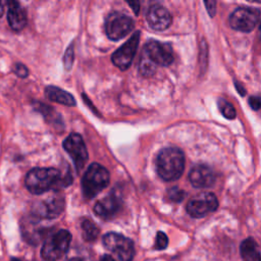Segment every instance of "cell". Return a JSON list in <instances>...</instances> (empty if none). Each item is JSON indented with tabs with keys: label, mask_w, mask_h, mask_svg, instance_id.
<instances>
[{
	"label": "cell",
	"mask_w": 261,
	"mask_h": 261,
	"mask_svg": "<svg viewBox=\"0 0 261 261\" xmlns=\"http://www.w3.org/2000/svg\"><path fill=\"white\" fill-rule=\"evenodd\" d=\"M71 184L70 174L62 176L55 168L38 167L27 174L25 187L35 195H40L58 187H65Z\"/></svg>",
	"instance_id": "1"
},
{
	"label": "cell",
	"mask_w": 261,
	"mask_h": 261,
	"mask_svg": "<svg viewBox=\"0 0 261 261\" xmlns=\"http://www.w3.org/2000/svg\"><path fill=\"white\" fill-rule=\"evenodd\" d=\"M185 169V155L176 147L162 149L156 158V170L158 175L166 181L179 178Z\"/></svg>",
	"instance_id": "2"
},
{
	"label": "cell",
	"mask_w": 261,
	"mask_h": 261,
	"mask_svg": "<svg viewBox=\"0 0 261 261\" xmlns=\"http://www.w3.org/2000/svg\"><path fill=\"white\" fill-rule=\"evenodd\" d=\"M109 172L99 163H92L86 170L82 179L83 194L92 199L104 190L109 184Z\"/></svg>",
	"instance_id": "3"
},
{
	"label": "cell",
	"mask_w": 261,
	"mask_h": 261,
	"mask_svg": "<svg viewBox=\"0 0 261 261\" xmlns=\"http://www.w3.org/2000/svg\"><path fill=\"white\" fill-rule=\"evenodd\" d=\"M71 234L66 229H60L50 236L44 243L41 255L45 261H56L60 259L68 250Z\"/></svg>",
	"instance_id": "4"
},
{
	"label": "cell",
	"mask_w": 261,
	"mask_h": 261,
	"mask_svg": "<svg viewBox=\"0 0 261 261\" xmlns=\"http://www.w3.org/2000/svg\"><path fill=\"white\" fill-rule=\"evenodd\" d=\"M103 245L120 261H132L135 255V246L130 239L116 233L108 232L103 236Z\"/></svg>",
	"instance_id": "5"
},
{
	"label": "cell",
	"mask_w": 261,
	"mask_h": 261,
	"mask_svg": "<svg viewBox=\"0 0 261 261\" xmlns=\"http://www.w3.org/2000/svg\"><path fill=\"white\" fill-rule=\"evenodd\" d=\"M134 29V20L124 13L113 11L108 14L105 20V31L107 37L112 41H117L125 37Z\"/></svg>",
	"instance_id": "6"
},
{
	"label": "cell",
	"mask_w": 261,
	"mask_h": 261,
	"mask_svg": "<svg viewBox=\"0 0 261 261\" xmlns=\"http://www.w3.org/2000/svg\"><path fill=\"white\" fill-rule=\"evenodd\" d=\"M261 11L254 7H239L231 12L228 18L229 25L237 31L249 33L260 19Z\"/></svg>",
	"instance_id": "7"
},
{
	"label": "cell",
	"mask_w": 261,
	"mask_h": 261,
	"mask_svg": "<svg viewBox=\"0 0 261 261\" xmlns=\"http://www.w3.org/2000/svg\"><path fill=\"white\" fill-rule=\"evenodd\" d=\"M142 55L149 59L153 64L167 66L173 62V51L169 44L159 41H149L142 52Z\"/></svg>",
	"instance_id": "8"
},
{
	"label": "cell",
	"mask_w": 261,
	"mask_h": 261,
	"mask_svg": "<svg viewBox=\"0 0 261 261\" xmlns=\"http://www.w3.org/2000/svg\"><path fill=\"white\" fill-rule=\"evenodd\" d=\"M218 207L216 196L210 192H203L193 197L187 204V212L194 218L204 217Z\"/></svg>",
	"instance_id": "9"
},
{
	"label": "cell",
	"mask_w": 261,
	"mask_h": 261,
	"mask_svg": "<svg viewBox=\"0 0 261 261\" xmlns=\"http://www.w3.org/2000/svg\"><path fill=\"white\" fill-rule=\"evenodd\" d=\"M63 148L71 157L77 170H82L88 161V151L79 134L72 133L63 141Z\"/></svg>",
	"instance_id": "10"
},
{
	"label": "cell",
	"mask_w": 261,
	"mask_h": 261,
	"mask_svg": "<svg viewBox=\"0 0 261 261\" xmlns=\"http://www.w3.org/2000/svg\"><path fill=\"white\" fill-rule=\"evenodd\" d=\"M140 41V32H136L121 47H119L112 54V62L115 66L121 70H125L129 67L137 52Z\"/></svg>",
	"instance_id": "11"
},
{
	"label": "cell",
	"mask_w": 261,
	"mask_h": 261,
	"mask_svg": "<svg viewBox=\"0 0 261 261\" xmlns=\"http://www.w3.org/2000/svg\"><path fill=\"white\" fill-rule=\"evenodd\" d=\"M146 19L150 28L155 31L166 30L172 20L169 11L160 4H154L150 6L146 14Z\"/></svg>",
	"instance_id": "12"
},
{
	"label": "cell",
	"mask_w": 261,
	"mask_h": 261,
	"mask_svg": "<svg viewBox=\"0 0 261 261\" xmlns=\"http://www.w3.org/2000/svg\"><path fill=\"white\" fill-rule=\"evenodd\" d=\"M189 179L195 188H209L215 182V174L208 165L197 164L191 169Z\"/></svg>",
	"instance_id": "13"
},
{
	"label": "cell",
	"mask_w": 261,
	"mask_h": 261,
	"mask_svg": "<svg viewBox=\"0 0 261 261\" xmlns=\"http://www.w3.org/2000/svg\"><path fill=\"white\" fill-rule=\"evenodd\" d=\"M64 208V200L62 197H51L37 206L36 215L45 219H52L57 217Z\"/></svg>",
	"instance_id": "14"
},
{
	"label": "cell",
	"mask_w": 261,
	"mask_h": 261,
	"mask_svg": "<svg viewBox=\"0 0 261 261\" xmlns=\"http://www.w3.org/2000/svg\"><path fill=\"white\" fill-rule=\"evenodd\" d=\"M121 207V202L117 196L109 195L98 201L94 206L95 213L104 219H109L117 214Z\"/></svg>",
	"instance_id": "15"
},
{
	"label": "cell",
	"mask_w": 261,
	"mask_h": 261,
	"mask_svg": "<svg viewBox=\"0 0 261 261\" xmlns=\"http://www.w3.org/2000/svg\"><path fill=\"white\" fill-rule=\"evenodd\" d=\"M8 4V12H7V20L12 30L19 32L27 24V13L21 5L16 1H9Z\"/></svg>",
	"instance_id": "16"
},
{
	"label": "cell",
	"mask_w": 261,
	"mask_h": 261,
	"mask_svg": "<svg viewBox=\"0 0 261 261\" xmlns=\"http://www.w3.org/2000/svg\"><path fill=\"white\" fill-rule=\"evenodd\" d=\"M45 95L48 99H50L53 102L65 105V106H74L75 100L71 94L68 92L54 87V86H48L45 89Z\"/></svg>",
	"instance_id": "17"
},
{
	"label": "cell",
	"mask_w": 261,
	"mask_h": 261,
	"mask_svg": "<svg viewBox=\"0 0 261 261\" xmlns=\"http://www.w3.org/2000/svg\"><path fill=\"white\" fill-rule=\"evenodd\" d=\"M241 255L244 261H261L259 247L254 239L248 238L241 244Z\"/></svg>",
	"instance_id": "18"
},
{
	"label": "cell",
	"mask_w": 261,
	"mask_h": 261,
	"mask_svg": "<svg viewBox=\"0 0 261 261\" xmlns=\"http://www.w3.org/2000/svg\"><path fill=\"white\" fill-rule=\"evenodd\" d=\"M82 232L85 241L94 242L99 236V228L90 219H85L82 222Z\"/></svg>",
	"instance_id": "19"
},
{
	"label": "cell",
	"mask_w": 261,
	"mask_h": 261,
	"mask_svg": "<svg viewBox=\"0 0 261 261\" xmlns=\"http://www.w3.org/2000/svg\"><path fill=\"white\" fill-rule=\"evenodd\" d=\"M217 104H218V108H219L220 112L222 113V115L225 118L233 119L236 117V110H234L233 106L229 102H227L226 100L220 98V99H218Z\"/></svg>",
	"instance_id": "20"
},
{
	"label": "cell",
	"mask_w": 261,
	"mask_h": 261,
	"mask_svg": "<svg viewBox=\"0 0 261 261\" xmlns=\"http://www.w3.org/2000/svg\"><path fill=\"white\" fill-rule=\"evenodd\" d=\"M167 196L173 202H181L186 197V193L185 191L178 189L177 187H173L170 190H168Z\"/></svg>",
	"instance_id": "21"
},
{
	"label": "cell",
	"mask_w": 261,
	"mask_h": 261,
	"mask_svg": "<svg viewBox=\"0 0 261 261\" xmlns=\"http://www.w3.org/2000/svg\"><path fill=\"white\" fill-rule=\"evenodd\" d=\"M168 245V238L167 236L163 232V231H158L157 236H156V243H155V247L158 250H163L167 247Z\"/></svg>",
	"instance_id": "22"
},
{
	"label": "cell",
	"mask_w": 261,
	"mask_h": 261,
	"mask_svg": "<svg viewBox=\"0 0 261 261\" xmlns=\"http://www.w3.org/2000/svg\"><path fill=\"white\" fill-rule=\"evenodd\" d=\"M72 61H73V49H72V46H70V47H68V49L66 50V53H65L64 59H63L64 66H65V68H66L67 70L70 69L71 64H72Z\"/></svg>",
	"instance_id": "23"
},
{
	"label": "cell",
	"mask_w": 261,
	"mask_h": 261,
	"mask_svg": "<svg viewBox=\"0 0 261 261\" xmlns=\"http://www.w3.org/2000/svg\"><path fill=\"white\" fill-rule=\"evenodd\" d=\"M13 71L15 72V74L19 77H25L28 76L29 74V70L28 68L23 65V64H20V63H17L15 64V66L13 67Z\"/></svg>",
	"instance_id": "24"
},
{
	"label": "cell",
	"mask_w": 261,
	"mask_h": 261,
	"mask_svg": "<svg viewBox=\"0 0 261 261\" xmlns=\"http://www.w3.org/2000/svg\"><path fill=\"white\" fill-rule=\"evenodd\" d=\"M248 102L251 108L254 110H258L261 108V97L259 96H251Z\"/></svg>",
	"instance_id": "25"
},
{
	"label": "cell",
	"mask_w": 261,
	"mask_h": 261,
	"mask_svg": "<svg viewBox=\"0 0 261 261\" xmlns=\"http://www.w3.org/2000/svg\"><path fill=\"white\" fill-rule=\"evenodd\" d=\"M204 5L206 6L209 15L211 17H213V15L215 14V10H216V7H215L216 2L215 1H204Z\"/></svg>",
	"instance_id": "26"
},
{
	"label": "cell",
	"mask_w": 261,
	"mask_h": 261,
	"mask_svg": "<svg viewBox=\"0 0 261 261\" xmlns=\"http://www.w3.org/2000/svg\"><path fill=\"white\" fill-rule=\"evenodd\" d=\"M128 5L132 7L133 11L138 14L139 13V8H140V3L138 1H135V2H127Z\"/></svg>",
	"instance_id": "27"
},
{
	"label": "cell",
	"mask_w": 261,
	"mask_h": 261,
	"mask_svg": "<svg viewBox=\"0 0 261 261\" xmlns=\"http://www.w3.org/2000/svg\"><path fill=\"white\" fill-rule=\"evenodd\" d=\"M66 261H92V260L87 257H72Z\"/></svg>",
	"instance_id": "28"
},
{
	"label": "cell",
	"mask_w": 261,
	"mask_h": 261,
	"mask_svg": "<svg viewBox=\"0 0 261 261\" xmlns=\"http://www.w3.org/2000/svg\"><path fill=\"white\" fill-rule=\"evenodd\" d=\"M100 261H115V260L113 259V257H111L109 255H104V256L101 257Z\"/></svg>",
	"instance_id": "29"
},
{
	"label": "cell",
	"mask_w": 261,
	"mask_h": 261,
	"mask_svg": "<svg viewBox=\"0 0 261 261\" xmlns=\"http://www.w3.org/2000/svg\"><path fill=\"white\" fill-rule=\"evenodd\" d=\"M3 12H4V3L2 1H0V17L2 16Z\"/></svg>",
	"instance_id": "30"
},
{
	"label": "cell",
	"mask_w": 261,
	"mask_h": 261,
	"mask_svg": "<svg viewBox=\"0 0 261 261\" xmlns=\"http://www.w3.org/2000/svg\"><path fill=\"white\" fill-rule=\"evenodd\" d=\"M10 261H21L20 259H17V258H11Z\"/></svg>",
	"instance_id": "31"
},
{
	"label": "cell",
	"mask_w": 261,
	"mask_h": 261,
	"mask_svg": "<svg viewBox=\"0 0 261 261\" xmlns=\"http://www.w3.org/2000/svg\"><path fill=\"white\" fill-rule=\"evenodd\" d=\"M259 34H260V38H261V23H260V27H259Z\"/></svg>",
	"instance_id": "32"
}]
</instances>
